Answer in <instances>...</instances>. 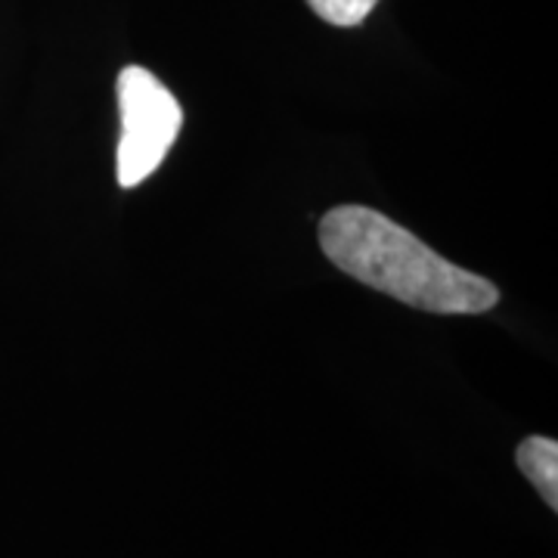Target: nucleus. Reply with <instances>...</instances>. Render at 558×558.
Returning <instances> with one entry per match:
<instances>
[{
	"label": "nucleus",
	"instance_id": "obj_1",
	"mask_svg": "<svg viewBox=\"0 0 558 558\" xmlns=\"http://www.w3.org/2000/svg\"><path fill=\"white\" fill-rule=\"evenodd\" d=\"M319 248L341 274L428 314H487L499 304L490 279L462 270L388 215L339 205L319 220Z\"/></svg>",
	"mask_w": 558,
	"mask_h": 558
},
{
	"label": "nucleus",
	"instance_id": "obj_3",
	"mask_svg": "<svg viewBox=\"0 0 558 558\" xmlns=\"http://www.w3.org/2000/svg\"><path fill=\"white\" fill-rule=\"evenodd\" d=\"M515 465L521 475L537 487V494L546 499V506L558 509V444L543 435H531L515 450Z\"/></svg>",
	"mask_w": 558,
	"mask_h": 558
},
{
	"label": "nucleus",
	"instance_id": "obj_2",
	"mask_svg": "<svg viewBox=\"0 0 558 558\" xmlns=\"http://www.w3.org/2000/svg\"><path fill=\"white\" fill-rule=\"evenodd\" d=\"M121 140L119 186L131 190L159 168L183 124L178 97L149 69L128 65L119 72Z\"/></svg>",
	"mask_w": 558,
	"mask_h": 558
},
{
	"label": "nucleus",
	"instance_id": "obj_4",
	"mask_svg": "<svg viewBox=\"0 0 558 558\" xmlns=\"http://www.w3.org/2000/svg\"><path fill=\"white\" fill-rule=\"evenodd\" d=\"M307 3L323 22L339 25V28H354L373 13L379 0H307Z\"/></svg>",
	"mask_w": 558,
	"mask_h": 558
}]
</instances>
